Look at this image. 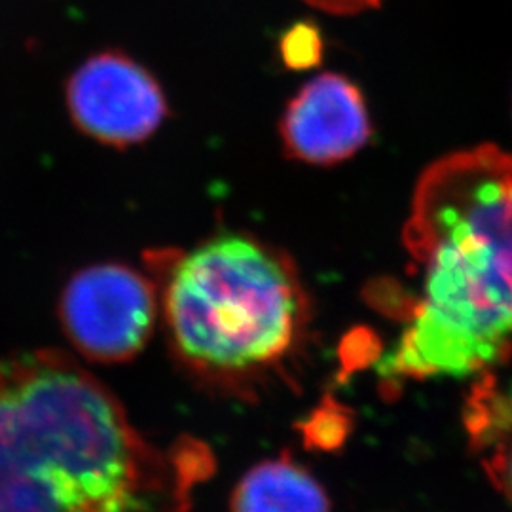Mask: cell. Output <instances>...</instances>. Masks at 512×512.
Segmentation results:
<instances>
[{
    "label": "cell",
    "instance_id": "cell-2",
    "mask_svg": "<svg viewBox=\"0 0 512 512\" xmlns=\"http://www.w3.org/2000/svg\"><path fill=\"white\" fill-rule=\"evenodd\" d=\"M179 465L69 355L0 359V512L162 511Z\"/></svg>",
    "mask_w": 512,
    "mask_h": 512
},
{
    "label": "cell",
    "instance_id": "cell-1",
    "mask_svg": "<svg viewBox=\"0 0 512 512\" xmlns=\"http://www.w3.org/2000/svg\"><path fill=\"white\" fill-rule=\"evenodd\" d=\"M406 245L423 268L421 298L385 374L465 378L512 342V154L454 152L416 186Z\"/></svg>",
    "mask_w": 512,
    "mask_h": 512
},
{
    "label": "cell",
    "instance_id": "cell-3",
    "mask_svg": "<svg viewBox=\"0 0 512 512\" xmlns=\"http://www.w3.org/2000/svg\"><path fill=\"white\" fill-rule=\"evenodd\" d=\"M158 266L160 308L184 365L207 376L243 374L293 346L302 287L289 260L258 239L226 234L190 253H167Z\"/></svg>",
    "mask_w": 512,
    "mask_h": 512
},
{
    "label": "cell",
    "instance_id": "cell-6",
    "mask_svg": "<svg viewBox=\"0 0 512 512\" xmlns=\"http://www.w3.org/2000/svg\"><path fill=\"white\" fill-rule=\"evenodd\" d=\"M281 137L296 160L317 165L344 162L370 137L365 99L340 74L315 76L285 110Z\"/></svg>",
    "mask_w": 512,
    "mask_h": 512
},
{
    "label": "cell",
    "instance_id": "cell-10",
    "mask_svg": "<svg viewBox=\"0 0 512 512\" xmlns=\"http://www.w3.org/2000/svg\"><path fill=\"white\" fill-rule=\"evenodd\" d=\"M306 2L327 14L351 16V14H359L368 8L380 6L382 0H306Z\"/></svg>",
    "mask_w": 512,
    "mask_h": 512
},
{
    "label": "cell",
    "instance_id": "cell-8",
    "mask_svg": "<svg viewBox=\"0 0 512 512\" xmlns=\"http://www.w3.org/2000/svg\"><path fill=\"white\" fill-rule=\"evenodd\" d=\"M319 54L321 46L317 33L306 27L294 29L283 42V55L287 63L293 67H306L310 63H315L319 59Z\"/></svg>",
    "mask_w": 512,
    "mask_h": 512
},
{
    "label": "cell",
    "instance_id": "cell-5",
    "mask_svg": "<svg viewBox=\"0 0 512 512\" xmlns=\"http://www.w3.org/2000/svg\"><path fill=\"white\" fill-rule=\"evenodd\" d=\"M65 97L74 126L107 147L145 143L167 116L160 82L124 52L88 57L71 74Z\"/></svg>",
    "mask_w": 512,
    "mask_h": 512
},
{
    "label": "cell",
    "instance_id": "cell-7",
    "mask_svg": "<svg viewBox=\"0 0 512 512\" xmlns=\"http://www.w3.org/2000/svg\"><path fill=\"white\" fill-rule=\"evenodd\" d=\"M232 512H330L323 486L293 459L262 461L239 480Z\"/></svg>",
    "mask_w": 512,
    "mask_h": 512
},
{
    "label": "cell",
    "instance_id": "cell-9",
    "mask_svg": "<svg viewBox=\"0 0 512 512\" xmlns=\"http://www.w3.org/2000/svg\"><path fill=\"white\" fill-rule=\"evenodd\" d=\"M486 471L497 490L512 503V437L501 440V444L486 458Z\"/></svg>",
    "mask_w": 512,
    "mask_h": 512
},
{
    "label": "cell",
    "instance_id": "cell-4",
    "mask_svg": "<svg viewBox=\"0 0 512 512\" xmlns=\"http://www.w3.org/2000/svg\"><path fill=\"white\" fill-rule=\"evenodd\" d=\"M160 311L156 281L126 264H95L61 294V325L74 348L95 363H124L147 346Z\"/></svg>",
    "mask_w": 512,
    "mask_h": 512
}]
</instances>
